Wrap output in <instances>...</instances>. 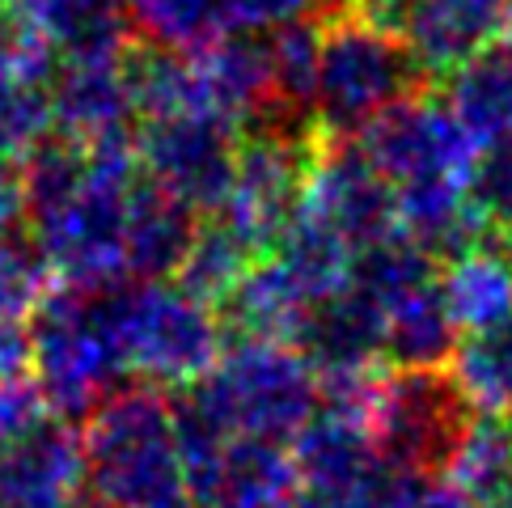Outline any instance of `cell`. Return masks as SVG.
I'll return each instance as SVG.
<instances>
[{"label": "cell", "mask_w": 512, "mask_h": 508, "mask_svg": "<svg viewBox=\"0 0 512 508\" xmlns=\"http://www.w3.org/2000/svg\"><path fill=\"white\" fill-rule=\"evenodd\" d=\"M85 492L111 508H195L170 390L127 381L85 415Z\"/></svg>", "instance_id": "cell-1"}, {"label": "cell", "mask_w": 512, "mask_h": 508, "mask_svg": "<svg viewBox=\"0 0 512 508\" xmlns=\"http://www.w3.org/2000/svg\"><path fill=\"white\" fill-rule=\"evenodd\" d=\"M170 403L182 428L292 441L318 411V377L284 339H233L204 377L170 390Z\"/></svg>", "instance_id": "cell-2"}, {"label": "cell", "mask_w": 512, "mask_h": 508, "mask_svg": "<svg viewBox=\"0 0 512 508\" xmlns=\"http://www.w3.org/2000/svg\"><path fill=\"white\" fill-rule=\"evenodd\" d=\"M26 326L30 377L60 420H85L106 394L132 381L119 335V280L102 288L51 284Z\"/></svg>", "instance_id": "cell-3"}, {"label": "cell", "mask_w": 512, "mask_h": 508, "mask_svg": "<svg viewBox=\"0 0 512 508\" xmlns=\"http://www.w3.org/2000/svg\"><path fill=\"white\" fill-rule=\"evenodd\" d=\"M136 132L89 144V166L64 204L26 229L39 242L56 284L68 288H102L123 280V233H127V199L140 183Z\"/></svg>", "instance_id": "cell-4"}, {"label": "cell", "mask_w": 512, "mask_h": 508, "mask_svg": "<svg viewBox=\"0 0 512 508\" xmlns=\"http://www.w3.org/2000/svg\"><path fill=\"white\" fill-rule=\"evenodd\" d=\"M428 72L398 34L356 13L326 9L314 81V123L322 136H360L381 111L419 94Z\"/></svg>", "instance_id": "cell-5"}, {"label": "cell", "mask_w": 512, "mask_h": 508, "mask_svg": "<svg viewBox=\"0 0 512 508\" xmlns=\"http://www.w3.org/2000/svg\"><path fill=\"white\" fill-rule=\"evenodd\" d=\"M119 335L132 381L182 390L225 352L216 310L170 280H119Z\"/></svg>", "instance_id": "cell-6"}, {"label": "cell", "mask_w": 512, "mask_h": 508, "mask_svg": "<svg viewBox=\"0 0 512 508\" xmlns=\"http://www.w3.org/2000/svg\"><path fill=\"white\" fill-rule=\"evenodd\" d=\"M474 407L441 369H381L369 403V437L377 458L407 475H445Z\"/></svg>", "instance_id": "cell-7"}, {"label": "cell", "mask_w": 512, "mask_h": 508, "mask_svg": "<svg viewBox=\"0 0 512 508\" xmlns=\"http://www.w3.org/2000/svg\"><path fill=\"white\" fill-rule=\"evenodd\" d=\"M318 144L322 132L314 123L292 119H263L237 132V170L221 212L250 233L263 254L305 212Z\"/></svg>", "instance_id": "cell-8"}, {"label": "cell", "mask_w": 512, "mask_h": 508, "mask_svg": "<svg viewBox=\"0 0 512 508\" xmlns=\"http://www.w3.org/2000/svg\"><path fill=\"white\" fill-rule=\"evenodd\" d=\"M136 157L144 178L187 204L195 216L225 208L237 170V127L208 111H174L136 123Z\"/></svg>", "instance_id": "cell-9"}, {"label": "cell", "mask_w": 512, "mask_h": 508, "mask_svg": "<svg viewBox=\"0 0 512 508\" xmlns=\"http://www.w3.org/2000/svg\"><path fill=\"white\" fill-rule=\"evenodd\" d=\"M356 140L394 191L424 183H470V170L483 153L457 123L449 102L424 89L381 111Z\"/></svg>", "instance_id": "cell-10"}, {"label": "cell", "mask_w": 512, "mask_h": 508, "mask_svg": "<svg viewBox=\"0 0 512 508\" xmlns=\"http://www.w3.org/2000/svg\"><path fill=\"white\" fill-rule=\"evenodd\" d=\"M343 13L398 34L428 77H445L512 26V0H347Z\"/></svg>", "instance_id": "cell-11"}, {"label": "cell", "mask_w": 512, "mask_h": 508, "mask_svg": "<svg viewBox=\"0 0 512 508\" xmlns=\"http://www.w3.org/2000/svg\"><path fill=\"white\" fill-rule=\"evenodd\" d=\"M305 212L331 225L352 250L398 229L394 187L381 178L356 136H322L314 174H309Z\"/></svg>", "instance_id": "cell-12"}, {"label": "cell", "mask_w": 512, "mask_h": 508, "mask_svg": "<svg viewBox=\"0 0 512 508\" xmlns=\"http://www.w3.org/2000/svg\"><path fill=\"white\" fill-rule=\"evenodd\" d=\"M288 343L314 369L318 381L331 377H360L386 369V326H381V305L360 293L347 280L335 293L309 301Z\"/></svg>", "instance_id": "cell-13"}, {"label": "cell", "mask_w": 512, "mask_h": 508, "mask_svg": "<svg viewBox=\"0 0 512 508\" xmlns=\"http://www.w3.org/2000/svg\"><path fill=\"white\" fill-rule=\"evenodd\" d=\"M301 475L288 441L229 437L212 458L191 470L195 508H292Z\"/></svg>", "instance_id": "cell-14"}, {"label": "cell", "mask_w": 512, "mask_h": 508, "mask_svg": "<svg viewBox=\"0 0 512 508\" xmlns=\"http://www.w3.org/2000/svg\"><path fill=\"white\" fill-rule=\"evenodd\" d=\"M81 492V432L60 415H47L0 453V508H72Z\"/></svg>", "instance_id": "cell-15"}, {"label": "cell", "mask_w": 512, "mask_h": 508, "mask_svg": "<svg viewBox=\"0 0 512 508\" xmlns=\"http://www.w3.org/2000/svg\"><path fill=\"white\" fill-rule=\"evenodd\" d=\"M51 132L77 144H98L136 132V111L127 98L119 56L60 60L47 81Z\"/></svg>", "instance_id": "cell-16"}, {"label": "cell", "mask_w": 512, "mask_h": 508, "mask_svg": "<svg viewBox=\"0 0 512 508\" xmlns=\"http://www.w3.org/2000/svg\"><path fill=\"white\" fill-rule=\"evenodd\" d=\"M0 9L39 34L60 60L119 56L136 39L127 0H0Z\"/></svg>", "instance_id": "cell-17"}, {"label": "cell", "mask_w": 512, "mask_h": 508, "mask_svg": "<svg viewBox=\"0 0 512 508\" xmlns=\"http://www.w3.org/2000/svg\"><path fill=\"white\" fill-rule=\"evenodd\" d=\"M199 216L161 191L153 178L140 174L127 199V233H123V271L132 280H174L191 250Z\"/></svg>", "instance_id": "cell-18"}, {"label": "cell", "mask_w": 512, "mask_h": 508, "mask_svg": "<svg viewBox=\"0 0 512 508\" xmlns=\"http://www.w3.org/2000/svg\"><path fill=\"white\" fill-rule=\"evenodd\" d=\"M441 98L479 149L512 144V34H500L449 68Z\"/></svg>", "instance_id": "cell-19"}, {"label": "cell", "mask_w": 512, "mask_h": 508, "mask_svg": "<svg viewBox=\"0 0 512 508\" xmlns=\"http://www.w3.org/2000/svg\"><path fill=\"white\" fill-rule=\"evenodd\" d=\"M292 462H297L301 487H339V483H356L381 462L373 437H369V420L360 411L318 403V411L292 432Z\"/></svg>", "instance_id": "cell-20"}, {"label": "cell", "mask_w": 512, "mask_h": 508, "mask_svg": "<svg viewBox=\"0 0 512 508\" xmlns=\"http://www.w3.org/2000/svg\"><path fill=\"white\" fill-rule=\"evenodd\" d=\"M381 326H386V365L390 369H441L449 365L457 326L441 297V284L424 280L381 305Z\"/></svg>", "instance_id": "cell-21"}, {"label": "cell", "mask_w": 512, "mask_h": 508, "mask_svg": "<svg viewBox=\"0 0 512 508\" xmlns=\"http://www.w3.org/2000/svg\"><path fill=\"white\" fill-rule=\"evenodd\" d=\"M436 284H441L457 331H479V326L512 314V267L496 242H479L445 259V271H436Z\"/></svg>", "instance_id": "cell-22"}, {"label": "cell", "mask_w": 512, "mask_h": 508, "mask_svg": "<svg viewBox=\"0 0 512 508\" xmlns=\"http://www.w3.org/2000/svg\"><path fill=\"white\" fill-rule=\"evenodd\" d=\"M259 259H263L259 242L237 229L225 212H212V216H199V229H195L191 250L182 259L174 284L216 310Z\"/></svg>", "instance_id": "cell-23"}, {"label": "cell", "mask_w": 512, "mask_h": 508, "mask_svg": "<svg viewBox=\"0 0 512 508\" xmlns=\"http://www.w3.org/2000/svg\"><path fill=\"white\" fill-rule=\"evenodd\" d=\"M267 254L276 259L284 280L297 288L301 301L309 305V301L335 293V288H343L352 280V254L356 250L347 246L331 225H322L318 216L301 212Z\"/></svg>", "instance_id": "cell-24"}, {"label": "cell", "mask_w": 512, "mask_h": 508, "mask_svg": "<svg viewBox=\"0 0 512 508\" xmlns=\"http://www.w3.org/2000/svg\"><path fill=\"white\" fill-rule=\"evenodd\" d=\"M449 373L466 394L474 415H508L512 411V314L462 331L453 343Z\"/></svg>", "instance_id": "cell-25"}, {"label": "cell", "mask_w": 512, "mask_h": 508, "mask_svg": "<svg viewBox=\"0 0 512 508\" xmlns=\"http://www.w3.org/2000/svg\"><path fill=\"white\" fill-rule=\"evenodd\" d=\"M132 34L174 51H199L216 43L229 22V0H127Z\"/></svg>", "instance_id": "cell-26"}, {"label": "cell", "mask_w": 512, "mask_h": 508, "mask_svg": "<svg viewBox=\"0 0 512 508\" xmlns=\"http://www.w3.org/2000/svg\"><path fill=\"white\" fill-rule=\"evenodd\" d=\"M445 479L462 487L474 504L496 496L512 479V432L504 415H474L445 466Z\"/></svg>", "instance_id": "cell-27"}, {"label": "cell", "mask_w": 512, "mask_h": 508, "mask_svg": "<svg viewBox=\"0 0 512 508\" xmlns=\"http://www.w3.org/2000/svg\"><path fill=\"white\" fill-rule=\"evenodd\" d=\"M51 284L56 276H51L43 250L26 233V225L0 233V326L26 322Z\"/></svg>", "instance_id": "cell-28"}, {"label": "cell", "mask_w": 512, "mask_h": 508, "mask_svg": "<svg viewBox=\"0 0 512 508\" xmlns=\"http://www.w3.org/2000/svg\"><path fill=\"white\" fill-rule=\"evenodd\" d=\"M415 479L419 475H407V470H394L386 462H377L369 475L356 479V483L301 487V496L292 508H407Z\"/></svg>", "instance_id": "cell-29"}, {"label": "cell", "mask_w": 512, "mask_h": 508, "mask_svg": "<svg viewBox=\"0 0 512 508\" xmlns=\"http://www.w3.org/2000/svg\"><path fill=\"white\" fill-rule=\"evenodd\" d=\"M470 204L491 242H512V144H491L470 170Z\"/></svg>", "instance_id": "cell-30"}, {"label": "cell", "mask_w": 512, "mask_h": 508, "mask_svg": "<svg viewBox=\"0 0 512 508\" xmlns=\"http://www.w3.org/2000/svg\"><path fill=\"white\" fill-rule=\"evenodd\" d=\"M47 415H51V407L39 390V381L30 373L0 381V453H5L13 441H22L34 424L47 420Z\"/></svg>", "instance_id": "cell-31"}, {"label": "cell", "mask_w": 512, "mask_h": 508, "mask_svg": "<svg viewBox=\"0 0 512 508\" xmlns=\"http://www.w3.org/2000/svg\"><path fill=\"white\" fill-rule=\"evenodd\" d=\"M318 13H326V0H229L233 30H276Z\"/></svg>", "instance_id": "cell-32"}, {"label": "cell", "mask_w": 512, "mask_h": 508, "mask_svg": "<svg viewBox=\"0 0 512 508\" xmlns=\"http://www.w3.org/2000/svg\"><path fill=\"white\" fill-rule=\"evenodd\" d=\"M407 508H479V504H474L457 483H449L445 475H419L411 487Z\"/></svg>", "instance_id": "cell-33"}, {"label": "cell", "mask_w": 512, "mask_h": 508, "mask_svg": "<svg viewBox=\"0 0 512 508\" xmlns=\"http://www.w3.org/2000/svg\"><path fill=\"white\" fill-rule=\"evenodd\" d=\"M30 373V326L5 322L0 326V381Z\"/></svg>", "instance_id": "cell-34"}, {"label": "cell", "mask_w": 512, "mask_h": 508, "mask_svg": "<svg viewBox=\"0 0 512 508\" xmlns=\"http://www.w3.org/2000/svg\"><path fill=\"white\" fill-rule=\"evenodd\" d=\"M22 225V187H17V170L0 166V233Z\"/></svg>", "instance_id": "cell-35"}, {"label": "cell", "mask_w": 512, "mask_h": 508, "mask_svg": "<svg viewBox=\"0 0 512 508\" xmlns=\"http://www.w3.org/2000/svg\"><path fill=\"white\" fill-rule=\"evenodd\" d=\"M72 508H111V504L98 500L94 492H81V496H77V504H72Z\"/></svg>", "instance_id": "cell-36"}, {"label": "cell", "mask_w": 512, "mask_h": 508, "mask_svg": "<svg viewBox=\"0 0 512 508\" xmlns=\"http://www.w3.org/2000/svg\"><path fill=\"white\" fill-rule=\"evenodd\" d=\"M496 246H500V250L508 254V267H512V242H496Z\"/></svg>", "instance_id": "cell-37"}, {"label": "cell", "mask_w": 512, "mask_h": 508, "mask_svg": "<svg viewBox=\"0 0 512 508\" xmlns=\"http://www.w3.org/2000/svg\"><path fill=\"white\" fill-rule=\"evenodd\" d=\"M347 5V0H326V9H343Z\"/></svg>", "instance_id": "cell-38"}, {"label": "cell", "mask_w": 512, "mask_h": 508, "mask_svg": "<svg viewBox=\"0 0 512 508\" xmlns=\"http://www.w3.org/2000/svg\"><path fill=\"white\" fill-rule=\"evenodd\" d=\"M5 22H9V13H5V9H0V26H5Z\"/></svg>", "instance_id": "cell-39"}, {"label": "cell", "mask_w": 512, "mask_h": 508, "mask_svg": "<svg viewBox=\"0 0 512 508\" xmlns=\"http://www.w3.org/2000/svg\"><path fill=\"white\" fill-rule=\"evenodd\" d=\"M508 432H512V411H508Z\"/></svg>", "instance_id": "cell-40"}]
</instances>
